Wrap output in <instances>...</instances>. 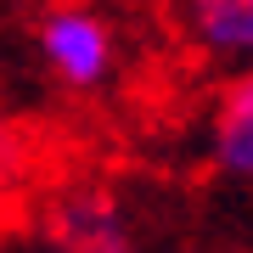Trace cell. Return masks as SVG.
<instances>
[{
  "label": "cell",
  "mask_w": 253,
  "mask_h": 253,
  "mask_svg": "<svg viewBox=\"0 0 253 253\" xmlns=\"http://www.w3.org/2000/svg\"><path fill=\"white\" fill-rule=\"evenodd\" d=\"M191 40L208 56H242L253 45V6L248 0H203V6H191Z\"/></svg>",
  "instance_id": "obj_4"
},
{
  "label": "cell",
  "mask_w": 253,
  "mask_h": 253,
  "mask_svg": "<svg viewBox=\"0 0 253 253\" xmlns=\"http://www.w3.org/2000/svg\"><path fill=\"white\" fill-rule=\"evenodd\" d=\"M214 163L231 180L253 174V84L231 79L214 101Z\"/></svg>",
  "instance_id": "obj_3"
},
{
  "label": "cell",
  "mask_w": 253,
  "mask_h": 253,
  "mask_svg": "<svg viewBox=\"0 0 253 253\" xmlns=\"http://www.w3.org/2000/svg\"><path fill=\"white\" fill-rule=\"evenodd\" d=\"M40 62L68 90H101L118 68V28L90 6H56L40 17Z\"/></svg>",
  "instance_id": "obj_2"
},
{
  "label": "cell",
  "mask_w": 253,
  "mask_h": 253,
  "mask_svg": "<svg viewBox=\"0 0 253 253\" xmlns=\"http://www.w3.org/2000/svg\"><path fill=\"white\" fill-rule=\"evenodd\" d=\"M0 253H141L124 208L107 191H68L34 225L6 236Z\"/></svg>",
  "instance_id": "obj_1"
}]
</instances>
